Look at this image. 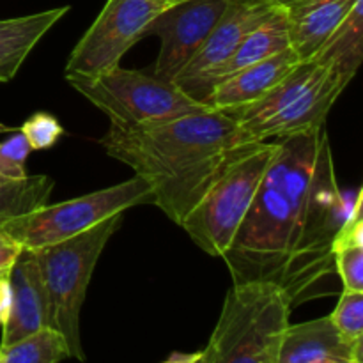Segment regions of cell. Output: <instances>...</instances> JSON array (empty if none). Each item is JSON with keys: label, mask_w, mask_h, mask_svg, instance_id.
Wrapping results in <instances>:
<instances>
[{"label": "cell", "mask_w": 363, "mask_h": 363, "mask_svg": "<svg viewBox=\"0 0 363 363\" xmlns=\"http://www.w3.org/2000/svg\"><path fill=\"white\" fill-rule=\"evenodd\" d=\"M172 2H181V0H172Z\"/></svg>", "instance_id": "obj_32"}, {"label": "cell", "mask_w": 363, "mask_h": 363, "mask_svg": "<svg viewBox=\"0 0 363 363\" xmlns=\"http://www.w3.org/2000/svg\"><path fill=\"white\" fill-rule=\"evenodd\" d=\"M358 0H300L284 7L291 48L301 62L311 60L339 28Z\"/></svg>", "instance_id": "obj_15"}, {"label": "cell", "mask_w": 363, "mask_h": 363, "mask_svg": "<svg viewBox=\"0 0 363 363\" xmlns=\"http://www.w3.org/2000/svg\"><path fill=\"white\" fill-rule=\"evenodd\" d=\"M20 131L34 151H45V149L53 147L64 135V128L57 121V117L45 112H38L28 117L21 124Z\"/></svg>", "instance_id": "obj_24"}, {"label": "cell", "mask_w": 363, "mask_h": 363, "mask_svg": "<svg viewBox=\"0 0 363 363\" xmlns=\"http://www.w3.org/2000/svg\"><path fill=\"white\" fill-rule=\"evenodd\" d=\"M277 145L222 259L234 284H277L294 308L330 293L325 286L335 275L332 243L363 194L340 190L325 126L277 138Z\"/></svg>", "instance_id": "obj_1"}, {"label": "cell", "mask_w": 363, "mask_h": 363, "mask_svg": "<svg viewBox=\"0 0 363 363\" xmlns=\"http://www.w3.org/2000/svg\"><path fill=\"white\" fill-rule=\"evenodd\" d=\"M11 305H13V284H11V273H7L0 275V326L6 325Z\"/></svg>", "instance_id": "obj_26"}, {"label": "cell", "mask_w": 363, "mask_h": 363, "mask_svg": "<svg viewBox=\"0 0 363 363\" xmlns=\"http://www.w3.org/2000/svg\"><path fill=\"white\" fill-rule=\"evenodd\" d=\"M124 222V213L98 223L69 240L32 250L41 272L48 307V328L64 339L67 354L85 362L80 337V312L96 264L110 238Z\"/></svg>", "instance_id": "obj_4"}, {"label": "cell", "mask_w": 363, "mask_h": 363, "mask_svg": "<svg viewBox=\"0 0 363 363\" xmlns=\"http://www.w3.org/2000/svg\"><path fill=\"white\" fill-rule=\"evenodd\" d=\"M174 4L172 0H106L71 52L64 77H96L119 66L124 53L147 35L151 21Z\"/></svg>", "instance_id": "obj_9"}, {"label": "cell", "mask_w": 363, "mask_h": 363, "mask_svg": "<svg viewBox=\"0 0 363 363\" xmlns=\"http://www.w3.org/2000/svg\"><path fill=\"white\" fill-rule=\"evenodd\" d=\"M275 9L272 0H230L202 48L174 78V84L194 101L208 106L220 67L230 59L248 32Z\"/></svg>", "instance_id": "obj_10"}, {"label": "cell", "mask_w": 363, "mask_h": 363, "mask_svg": "<svg viewBox=\"0 0 363 363\" xmlns=\"http://www.w3.org/2000/svg\"><path fill=\"white\" fill-rule=\"evenodd\" d=\"M363 358V342L351 344L337 332L328 315L286 328L277 363H321Z\"/></svg>", "instance_id": "obj_14"}, {"label": "cell", "mask_w": 363, "mask_h": 363, "mask_svg": "<svg viewBox=\"0 0 363 363\" xmlns=\"http://www.w3.org/2000/svg\"><path fill=\"white\" fill-rule=\"evenodd\" d=\"M99 144L106 155L126 163L151 184L152 206L181 227L247 140L229 113L204 108L137 130L110 126Z\"/></svg>", "instance_id": "obj_2"}, {"label": "cell", "mask_w": 363, "mask_h": 363, "mask_svg": "<svg viewBox=\"0 0 363 363\" xmlns=\"http://www.w3.org/2000/svg\"><path fill=\"white\" fill-rule=\"evenodd\" d=\"M321 363H362L358 360H328V362H321Z\"/></svg>", "instance_id": "obj_29"}, {"label": "cell", "mask_w": 363, "mask_h": 363, "mask_svg": "<svg viewBox=\"0 0 363 363\" xmlns=\"http://www.w3.org/2000/svg\"><path fill=\"white\" fill-rule=\"evenodd\" d=\"M277 147V140L241 145L183 220L181 227L208 255L222 257L229 250Z\"/></svg>", "instance_id": "obj_6"}, {"label": "cell", "mask_w": 363, "mask_h": 363, "mask_svg": "<svg viewBox=\"0 0 363 363\" xmlns=\"http://www.w3.org/2000/svg\"><path fill=\"white\" fill-rule=\"evenodd\" d=\"M300 62V57L289 46L269 59L252 64L220 82L209 96L208 106L222 112H233L252 105L275 89Z\"/></svg>", "instance_id": "obj_13"}, {"label": "cell", "mask_w": 363, "mask_h": 363, "mask_svg": "<svg viewBox=\"0 0 363 363\" xmlns=\"http://www.w3.org/2000/svg\"><path fill=\"white\" fill-rule=\"evenodd\" d=\"M337 332L351 344L363 342V293L342 289L335 311L328 315Z\"/></svg>", "instance_id": "obj_22"}, {"label": "cell", "mask_w": 363, "mask_h": 363, "mask_svg": "<svg viewBox=\"0 0 363 363\" xmlns=\"http://www.w3.org/2000/svg\"><path fill=\"white\" fill-rule=\"evenodd\" d=\"M291 312L289 296L277 284H233L202 350L204 363H277Z\"/></svg>", "instance_id": "obj_3"}, {"label": "cell", "mask_w": 363, "mask_h": 363, "mask_svg": "<svg viewBox=\"0 0 363 363\" xmlns=\"http://www.w3.org/2000/svg\"><path fill=\"white\" fill-rule=\"evenodd\" d=\"M67 11V6L55 7L27 16L0 20V84H7L16 77L28 53L60 18L66 16Z\"/></svg>", "instance_id": "obj_16"}, {"label": "cell", "mask_w": 363, "mask_h": 363, "mask_svg": "<svg viewBox=\"0 0 363 363\" xmlns=\"http://www.w3.org/2000/svg\"><path fill=\"white\" fill-rule=\"evenodd\" d=\"M7 131H13V130H11V128H7L6 124L0 123V133H7Z\"/></svg>", "instance_id": "obj_30"}, {"label": "cell", "mask_w": 363, "mask_h": 363, "mask_svg": "<svg viewBox=\"0 0 363 363\" xmlns=\"http://www.w3.org/2000/svg\"><path fill=\"white\" fill-rule=\"evenodd\" d=\"M335 273L342 289L363 293V218L362 206L340 227L332 243Z\"/></svg>", "instance_id": "obj_19"}, {"label": "cell", "mask_w": 363, "mask_h": 363, "mask_svg": "<svg viewBox=\"0 0 363 363\" xmlns=\"http://www.w3.org/2000/svg\"><path fill=\"white\" fill-rule=\"evenodd\" d=\"M11 284H13V305H11L9 318L2 326L0 347L18 342L48 326L46 293L34 252L25 248L11 269Z\"/></svg>", "instance_id": "obj_12"}, {"label": "cell", "mask_w": 363, "mask_h": 363, "mask_svg": "<svg viewBox=\"0 0 363 363\" xmlns=\"http://www.w3.org/2000/svg\"><path fill=\"white\" fill-rule=\"evenodd\" d=\"M347 82L314 60L300 62L259 101L227 112L247 142H268L325 126Z\"/></svg>", "instance_id": "obj_5"}, {"label": "cell", "mask_w": 363, "mask_h": 363, "mask_svg": "<svg viewBox=\"0 0 363 363\" xmlns=\"http://www.w3.org/2000/svg\"><path fill=\"white\" fill-rule=\"evenodd\" d=\"M277 7H287L294 2H300V0H272Z\"/></svg>", "instance_id": "obj_28"}, {"label": "cell", "mask_w": 363, "mask_h": 363, "mask_svg": "<svg viewBox=\"0 0 363 363\" xmlns=\"http://www.w3.org/2000/svg\"><path fill=\"white\" fill-rule=\"evenodd\" d=\"M64 358H69L66 342L48 326L0 347V363H60Z\"/></svg>", "instance_id": "obj_21"}, {"label": "cell", "mask_w": 363, "mask_h": 363, "mask_svg": "<svg viewBox=\"0 0 363 363\" xmlns=\"http://www.w3.org/2000/svg\"><path fill=\"white\" fill-rule=\"evenodd\" d=\"M152 202V186L144 177L135 174L131 179L113 186L59 204L41 206L27 215L0 223V229L16 238L27 250H38L85 233L119 213H126L135 206Z\"/></svg>", "instance_id": "obj_8"}, {"label": "cell", "mask_w": 363, "mask_h": 363, "mask_svg": "<svg viewBox=\"0 0 363 363\" xmlns=\"http://www.w3.org/2000/svg\"><path fill=\"white\" fill-rule=\"evenodd\" d=\"M53 186L55 181L48 176H27L20 181L0 177V223L48 204Z\"/></svg>", "instance_id": "obj_20"}, {"label": "cell", "mask_w": 363, "mask_h": 363, "mask_svg": "<svg viewBox=\"0 0 363 363\" xmlns=\"http://www.w3.org/2000/svg\"><path fill=\"white\" fill-rule=\"evenodd\" d=\"M23 250L25 247L16 238H13L6 230L0 229V275L11 273V269L16 264V261L23 254Z\"/></svg>", "instance_id": "obj_25"}, {"label": "cell", "mask_w": 363, "mask_h": 363, "mask_svg": "<svg viewBox=\"0 0 363 363\" xmlns=\"http://www.w3.org/2000/svg\"><path fill=\"white\" fill-rule=\"evenodd\" d=\"M30 151V145L21 131L0 142V177L11 181L25 179L28 176L25 165Z\"/></svg>", "instance_id": "obj_23"}, {"label": "cell", "mask_w": 363, "mask_h": 363, "mask_svg": "<svg viewBox=\"0 0 363 363\" xmlns=\"http://www.w3.org/2000/svg\"><path fill=\"white\" fill-rule=\"evenodd\" d=\"M363 59V0H358L342 23L311 60L323 64L350 84Z\"/></svg>", "instance_id": "obj_18"}, {"label": "cell", "mask_w": 363, "mask_h": 363, "mask_svg": "<svg viewBox=\"0 0 363 363\" xmlns=\"http://www.w3.org/2000/svg\"><path fill=\"white\" fill-rule=\"evenodd\" d=\"M289 46L291 41L289 30H287L286 11H284V7H277L264 21H261L254 30L248 32L247 38L236 48V52L220 67L215 78V87L238 71L269 59V57L287 50Z\"/></svg>", "instance_id": "obj_17"}, {"label": "cell", "mask_w": 363, "mask_h": 363, "mask_svg": "<svg viewBox=\"0 0 363 363\" xmlns=\"http://www.w3.org/2000/svg\"><path fill=\"white\" fill-rule=\"evenodd\" d=\"M195 363H204V357H201V358H199V360L195 362Z\"/></svg>", "instance_id": "obj_31"}, {"label": "cell", "mask_w": 363, "mask_h": 363, "mask_svg": "<svg viewBox=\"0 0 363 363\" xmlns=\"http://www.w3.org/2000/svg\"><path fill=\"white\" fill-rule=\"evenodd\" d=\"M201 357L202 351H195V353H174L163 363H195Z\"/></svg>", "instance_id": "obj_27"}, {"label": "cell", "mask_w": 363, "mask_h": 363, "mask_svg": "<svg viewBox=\"0 0 363 363\" xmlns=\"http://www.w3.org/2000/svg\"><path fill=\"white\" fill-rule=\"evenodd\" d=\"M230 0H181L151 21L147 34L162 41L152 74L174 82L194 59L225 13Z\"/></svg>", "instance_id": "obj_11"}, {"label": "cell", "mask_w": 363, "mask_h": 363, "mask_svg": "<svg viewBox=\"0 0 363 363\" xmlns=\"http://www.w3.org/2000/svg\"><path fill=\"white\" fill-rule=\"evenodd\" d=\"M66 82L108 117L110 126L123 130L155 126L209 108L194 101L174 82L121 64L96 77H66Z\"/></svg>", "instance_id": "obj_7"}]
</instances>
